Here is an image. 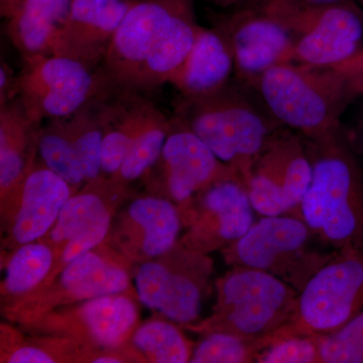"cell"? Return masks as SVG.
Segmentation results:
<instances>
[{
  "label": "cell",
  "instance_id": "1",
  "mask_svg": "<svg viewBox=\"0 0 363 363\" xmlns=\"http://www.w3.org/2000/svg\"><path fill=\"white\" fill-rule=\"evenodd\" d=\"M304 138L312 181L296 214L337 250L363 252V169L343 126Z\"/></svg>",
  "mask_w": 363,
  "mask_h": 363
},
{
  "label": "cell",
  "instance_id": "2",
  "mask_svg": "<svg viewBox=\"0 0 363 363\" xmlns=\"http://www.w3.org/2000/svg\"><path fill=\"white\" fill-rule=\"evenodd\" d=\"M248 86L229 83L201 97L177 100L175 114L206 143L224 164L240 174L247 188L255 160L272 135L281 128Z\"/></svg>",
  "mask_w": 363,
  "mask_h": 363
},
{
  "label": "cell",
  "instance_id": "3",
  "mask_svg": "<svg viewBox=\"0 0 363 363\" xmlns=\"http://www.w3.org/2000/svg\"><path fill=\"white\" fill-rule=\"evenodd\" d=\"M250 88L279 123L306 138L340 128L344 111L359 99L347 76L334 67L279 64Z\"/></svg>",
  "mask_w": 363,
  "mask_h": 363
},
{
  "label": "cell",
  "instance_id": "4",
  "mask_svg": "<svg viewBox=\"0 0 363 363\" xmlns=\"http://www.w3.org/2000/svg\"><path fill=\"white\" fill-rule=\"evenodd\" d=\"M217 304L209 319L192 330L262 338L290 324L298 293L281 279L252 267H234L217 281Z\"/></svg>",
  "mask_w": 363,
  "mask_h": 363
},
{
  "label": "cell",
  "instance_id": "5",
  "mask_svg": "<svg viewBox=\"0 0 363 363\" xmlns=\"http://www.w3.org/2000/svg\"><path fill=\"white\" fill-rule=\"evenodd\" d=\"M311 229L297 215L264 216L224 248L227 264L252 267L281 279L298 294L334 255L312 250Z\"/></svg>",
  "mask_w": 363,
  "mask_h": 363
},
{
  "label": "cell",
  "instance_id": "6",
  "mask_svg": "<svg viewBox=\"0 0 363 363\" xmlns=\"http://www.w3.org/2000/svg\"><path fill=\"white\" fill-rule=\"evenodd\" d=\"M104 69L70 57L39 55L23 59L18 100L33 123L66 118L114 86Z\"/></svg>",
  "mask_w": 363,
  "mask_h": 363
},
{
  "label": "cell",
  "instance_id": "7",
  "mask_svg": "<svg viewBox=\"0 0 363 363\" xmlns=\"http://www.w3.org/2000/svg\"><path fill=\"white\" fill-rule=\"evenodd\" d=\"M363 309V252L337 250L298 294L297 311L284 327L286 338L329 334Z\"/></svg>",
  "mask_w": 363,
  "mask_h": 363
},
{
  "label": "cell",
  "instance_id": "8",
  "mask_svg": "<svg viewBox=\"0 0 363 363\" xmlns=\"http://www.w3.org/2000/svg\"><path fill=\"white\" fill-rule=\"evenodd\" d=\"M267 13L292 33V63L336 67L363 49V9L357 0Z\"/></svg>",
  "mask_w": 363,
  "mask_h": 363
},
{
  "label": "cell",
  "instance_id": "9",
  "mask_svg": "<svg viewBox=\"0 0 363 363\" xmlns=\"http://www.w3.org/2000/svg\"><path fill=\"white\" fill-rule=\"evenodd\" d=\"M312 174L304 138L281 126L253 164L248 185L253 209L262 216L295 214Z\"/></svg>",
  "mask_w": 363,
  "mask_h": 363
},
{
  "label": "cell",
  "instance_id": "10",
  "mask_svg": "<svg viewBox=\"0 0 363 363\" xmlns=\"http://www.w3.org/2000/svg\"><path fill=\"white\" fill-rule=\"evenodd\" d=\"M211 272V260L190 248L177 250L171 264L145 262L135 274L143 305L172 321L189 324L201 311L203 290Z\"/></svg>",
  "mask_w": 363,
  "mask_h": 363
},
{
  "label": "cell",
  "instance_id": "11",
  "mask_svg": "<svg viewBox=\"0 0 363 363\" xmlns=\"http://www.w3.org/2000/svg\"><path fill=\"white\" fill-rule=\"evenodd\" d=\"M233 52L234 70L241 84L252 87L272 67L292 63L295 40L281 21L264 11L238 9L215 21Z\"/></svg>",
  "mask_w": 363,
  "mask_h": 363
},
{
  "label": "cell",
  "instance_id": "12",
  "mask_svg": "<svg viewBox=\"0 0 363 363\" xmlns=\"http://www.w3.org/2000/svg\"><path fill=\"white\" fill-rule=\"evenodd\" d=\"M185 247L205 253L227 247L255 223L247 183L240 174L222 178L195 198Z\"/></svg>",
  "mask_w": 363,
  "mask_h": 363
},
{
  "label": "cell",
  "instance_id": "13",
  "mask_svg": "<svg viewBox=\"0 0 363 363\" xmlns=\"http://www.w3.org/2000/svg\"><path fill=\"white\" fill-rule=\"evenodd\" d=\"M193 0H138L117 28L102 68L112 83L136 90L150 50L172 18Z\"/></svg>",
  "mask_w": 363,
  "mask_h": 363
},
{
  "label": "cell",
  "instance_id": "14",
  "mask_svg": "<svg viewBox=\"0 0 363 363\" xmlns=\"http://www.w3.org/2000/svg\"><path fill=\"white\" fill-rule=\"evenodd\" d=\"M159 162L169 194L180 204H192L195 197L214 182L240 174L215 156L206 143L175 116L171 118Z\"/></svg>",
  "mask_w": 363,
  "mask_h": 363
},
{
  "label": "cell",
  "instance_id": "15",
  "mask_svg": "<svg viewBox=\"0 0 363 363\" xmlns=\"http://www.w3.org/2000/svg\"><path fill=\"white\" fill-rule=\"evenodd\" d=\"M135 2L72 0L70 13L57 35L52 55L101 67L117 28Z\"/></svg>",
  "mask_w": 363,
  "mask_h": 363
},
{
  "label": "cell",
  "instance_id": "16",
  "mask_svg": "<svg viewBox=\"0 0 363 363\" xmlns=\"http://www.w3.org/2000/svg\"><path fill=\"white\" fill-rule=\"evenodd\" d=\"M71 188L47 167L33 166L14 190L21 194V207L13 227L14 240L26 245L49 233L72 196Z\"/></svg>",
  "mask_w": 363,
  "mask_h": 363
},
{
  "label": "cell",
  "instance_id": "17",
  "mask_svg": "<svg viewBox=\"0 0 363 363\" xmlns=\"http://www.w3.org/2000/svg\"><path fill=\"white\" fill-rule=\"evenodd\" d=\"M152 101L140 90L114 85L102 98V173L116 177L133 138L142 128Z\"/></svg>",
  "mask_w": 363,
  "mask_h": 363
},
{
  "label": "cell",
  "instance_id": "18",
  "mask_svg": "<svg viewBox=\"0 0 363 363\" xmlns=\"http://www.w3.org/2000/svg\"><path fill=\"white\" fill-rule=\"evenodd\" d=\"M111 214L96 193L71 196L50 230L62 262L68 264L79 255L99 245L108 233Z\"/></svg>",
  "mask_w": 363,
  "mask_h": 363
},
{
  "label": "cell",
  "instance_id": "19",
  "mask_svg": "<svg viewBox=\"0 0 363 363\" xmlns=\"http://www.w3.org/2000/svg\"><path fill=\"white\" fill-rule=\"evenodd\" d=\"M233 70V52L226 35L216 26H202L187 61L172 84L182 97L206 96L228 85Z\"/></svg>",
  "mask_w": 363,
  "mask_h": 363
},
{
  "label": "cell",
  "instance_id": "20",
  "mask_svg": "<svg viewBox=\"0 0 363 363\" xmlns=\"http://www.w3.org/2000/svg\"><path fill=\"white\" fill-rule=\"evenodd\" d=\"M201 28L196 21L193 4L177 13L150 50L136 90L145 92L164 83L172 84L187 61Z\"/></svg>",
  "mask_w": 363,
  "mask_h": 363
},
{
  "label": "cell",
  "instance_id": "21",
  "mask_svg": "<svg viewBox=\"0 0 363 363\" xmlns=\"http://www.w3.org/2000/svg\"><path fill=\"white\" fill-rule=\"evenodd\" d=\"M72 0H23L7 20L6 33L23 59L52 55Z\"/></svg>",
  "mask_w": 363,
  "mask_h": 363
},
{
  "label": "cell",
  "instance_id": "22",
  "mask_svg": "<svg viewBox=\"0 0 363 363\" xmlns=\"http://www.w3.org/2000/svg\"><path fill=\"white\" fill-rule=\"evenodd\" d=\"M38 124L33 123L18 98L0 107V186L13 192L33 168L37 150Z\"/></svg>",
  "mask_w": 363,
  "mask_h": 363
},
{
  "label": "cell",
  "instance_id": "23",
  "mask_svg": "<svg viewBox=\"0 0 363 363\" xmlns=\"http://www.w3.org/2000/svg\"><path fill=\"white\" fill-rule=\"evenodd\" d=\"M60 285L69 298L87 301L125 292L130 286V277L123 267L89 250L66 264Z\"/></svg>",
  "mask_w": 363,
  "mask_h": 363
},
{
  "label": "cell",
  "instance_id": "24",
  "mask_svg": "<svg viewBox=\"0 0 363 363\" xmlns=\"http://www.w3.org/2000/svg\"><path fill=\"white\" fill-rule=\"evenodd\" d=\"M79 315L95 343L116 347L135 326L138 313L130 298L116 294L85 301Z\"/></svg>",
  "mask_w": 363,
  "mask_h": 363
},
{
  "label": "cell",
  "instance_id": "25",
  "mask_svg": "<svg viewBox=\"0 0 363 363\" xmlns=\"http://www.w3.org/2000/svg\"><path fill=\"white\" fill-rule=\"evenodd\" d=\"M128 215L142 230V248L147 257H161L175 247L181 217L173 203L162 198H140L131 203Z\"/></svg>",
  "mask_w": 363,
  "mask_h": 363
},
{
  "label": "cell",
  "instance_id": "26",
  "mask_svg": "<svg viewBox=\"0 0 363 363\" xmlns=\"http://www.w3.org/2000/svg\"><path fill=\"white\" fill-rule=\"evenodd\" d=\"M171 119L152 104L147 118L126 152L117 182H133L145 176L162 156V147L168 138Z\"/></svg>",
  "mask_w": 363,
  "mask_h": 363
},
{
  "label": "cell",
  "instance_id": "27",
  "mask_svg": "<svg viewBox=\"0 0 363 363\" xmlns=\"http://www.w3.org/2000/svg\"><path fill=\"white\" fill-rule=\"evenodd\" d=\"M104 93L79 109L73 116L67 117L69 133L77 147L85 180L89 183L98 181L102 173V98Z\"/></svg>",
  "mask_w": 363,
  "mask_h": 363
},
{
  "label": "cell",
  "instance_id": "28",
  "mask_svg": "<svg viewBox=\"0 0 363 363\" xmlns=\"http://www.w3.org/2000/svg\"><path fill=\"white\" fill-rule=\"evenodd\" d=\"M37 149L44 166L74 186L86 182L66 118L51 119L38 130Z\"/></svg>",
  "mask_w": 363,
  "mask_h": 363
},
{
  "label": "cell",
  "instance_id": "29",
  "mask_svg": "<svg viewBox=\"0 0 363 363\" xmlns=\"http://www.w3.org/2000/svg\"><path fill=\"white\" fill-rule=\"evenodd\" d=\"M279 330L262 338H242L222 332L208 333L193 351L192 363H250L281 341Z\"/></svg>",
  "mask_w": 363,
  "mask_h": 363
},
{
  "label": "cell",
  "instance_id": "30",
  "mask_svg": "<svg viewBox=\"0 0 363 363\" xmlns=\"http://www.w3.org/2000/svg\"><path fill=\"white\" fill-rule=\"evenodd\" d=\"M54 250L45 243H26L7 264L4 289L11 295H23L35 288L51 272Z\"/></svg>",
  "mask_w": 363,
  "mask_h": 363
},
{
  "label": "cell",
  "instance_id": "31",
  "mask_svg": "<svg viewBox=\"0 0 363 363\" xmlns=\"http://www.w3.org/2000/svg\"><path fill=\"white\" fill-rule=\"evenodd\" d=\"M133 345L159 363H185L192 357V345L174 325L152 321L135 331Z\"/></svg>",
  "mask_w": 363,
  "mask_h": 363
},
{
  "label": "cell",
  "instance_id": "32",
  "mask_svg": "<svg viewBox=\"0 0 363 363\" xmlns=\"http://www.w3.org/2000/svg\"><path fill=\"white\" fill-rule=\"evenodd\" d=\"M320 363H363V309L338 330L321 334Z\"/></svg>",
  "mask_w": 363,
  "mask_h": 363
},
{
  "label": "cell",
  "instance_id": "33",
  "mask_svg": "<svg viewBox=\"0 0 363 363\" xmlns=\"http://www.w3.org/2000/svg\"><path fill=\"white\" fill-rule=\"evenodd\" d=\"M320 335L321 334L283 339L262 351L255 362L320 363Z\"/></svg>",
  "mask_w": 363,
  "mask_h": 363
},
{
  "label": "cell",
  "instance_id": "34",
  "mask_svg": "<svg viewBox=\"0 0 363 363\" xmlns=\"http://www.w3.org/2000/svg\"><path fill=\"white\" fill-rule=\"evenodd\" d=\"M342 0H241L238 9H252L266 13L281 11H301L328 6Z\"/></svg>",
  "mask_w": 363,
  "mask_h": 363
},
{
  "label": "cell",
  "instance_id": "35",
  "mask_svg": "<svg viewBox=\"0 0 363 363\" xmlns=\"http://www.w3.org/2000/svg\"><path fill=\"white\" fill-rule=\"evenodd\" d=\"M18 96V75L1 60L0 64V107L13 101Z\"/></svg>",
  "mask_w": 363,
  "mask_h": 363
},
{
  "label": "cell",
  "instance_id": "36",
  "mask_svg": "<svg viewBox=\"0 0 363 363\" xmlns=\"http://www.w3.org/2000/svg\"><path fill=\"white\" fill-rule=\"evenodd\" d=\"M341 72H343L350 82L352 83L353 87L357 91L358 96H363V49L357 52V55L343 62L340 65L334 67Z\"/></svg>",
  "mask_w": 363,
  "mask_h": 363
},
{
  "label": "cell",
  "instance_id": "37",
  "mask_svg": "<svg viewBox=\"0 0 363 363\" xmlns=\"http://www.w3.org/2000/svg\"><path fill=\"white\" fill-rule=\"evenodd\" d=\"M55 358L45 351L33 346H25L18 348L11 353L7 359L11 363H52L55 362Z\"/></svg>",
  "mask_w": 363,
  "mask_h": 363
},
{
  "label": "cell",
  "instance_id": "38",
  "mask_svg": "<svg viewBox=\"0 0 363 363\" xmlns=\"http://www.w3.org/2000/svg\"><path fill=\"white\" fill-rule=\"evenodd\" d=\"M360 98L363 99V96ZM344 131L354 152L363 156V100L359 105L354 123L347 130L344 128Z\"/></svg>",
  "mask_w": 363,
  "mask_h": 363
},
{
  "label": "cell",
  "instance_id": "39",
  "mask_svg": "<svg viewBox=\"0 0 363 363\" xmlns=\"http://www.w3.org/2000/svg\"><path fill=\"white\" fill-rule=\"evenodd\" d=\"M23 0H0V13L2 18L9 20L20 6Z\"/></svg>",
  "mask_w": 363,
  "mask_h": 363
},
{
  "label": "cell",
  "instance_id": "40",
  "mask_svg": "<svg viewBox=\"0 0 363 363\" xmlns=\"http://www.w3.org/2000/svg\"><path fill=\"white\" fill-rule=\"evenodd\" d=\"M208 1L212 2L215 6L226 9V7L235 6V4H240L241 0H208Z\"/></svg>",
  "mask_w": 363,
  "mask_h": 363
},
{
  "label": "cell",
  "instance_id": "41",
  "mask_svg": "<svg viewBox=\"0 0 363 363\" xmlns=\"http://www.w3.org/2000/svg\"><path fill=\"white\" fill-rule=\"evenodd\" d=\"M93 362H95V363H112V362H121V360L119 359L118 357H99L95 358V359L93 360Z\"/></svg>",
  "mask_w": 363,
  "mask_h": 363
},
{
  "label": "cell",
  "instance_id": "42",
  "mask_svg": "<svg viewBox=\"0 0 363 363\" xmlns=\"http://www.w3.org/2000/svg\"><path fill=\"white\" fill-rule=\"evenodd\" d=\"M358 4H360V6L363 9V0H357Z\"/></svg>",
  "mask_w": 363,
  "mask_h": 363
},
{
  "label": "cell",
  "instance_id": "43",
  "mask_svg": "<svg viewBox=\"0 0 363 363\" xmlns=\"http://www.w3.org/2000/svg\"><path fill=\"white\" fill-rule=\"evenodd\" d=\"M131 1H138V0H131Z\"/></svg>",
  "mask_w": 363,
  "mask_h": 363
}]
</instances>
